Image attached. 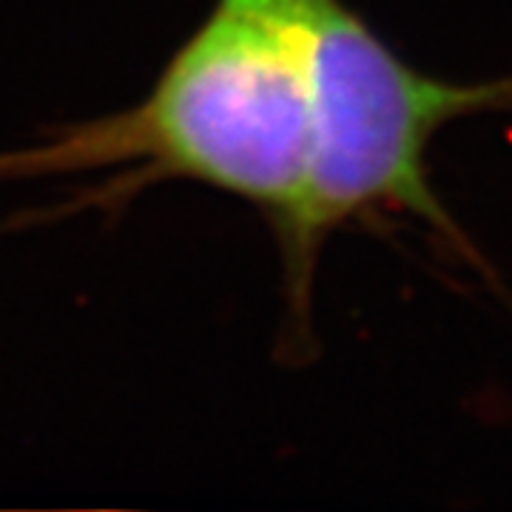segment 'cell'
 I'll return each mask as SVG.
<instances>
[{
    "instance_id": "1",
    "label": "cell",
    "mask_w": 512,
    "mask_h": 512,
    "mask_svg": "<svg viewBox=\"0 0 512 512\" xmlns=\"http://www.w3.org/2000/svg\"><path fill=\"white\" fill-rule=\"evenodd\" d=\"M311 148L302 0H214L151 92L0 154V183L111 174L100 197L197 183L254 205L282 231L299 208Z\"/></svg>"
},
{
    "instance_id": "2",
    "label": "cell",
    "mask_w": 512,
    "mask_h": 512,
    "mask_svg": "<svg viewBox=\"0 0 512 512\" xmlns=\"http://www.w3.org/2000/svg\"><path fill=\"white\" fill-rule=\"evenodd\" d=\"M311 148L299 208L282 231L285 288L296 333H311L322 242L350 222L413 217L476 259L430 185L427 151L453 120L512 111V74L447 83L404 63L345 0H302Z\"/></svg>"
}]
</instances>
